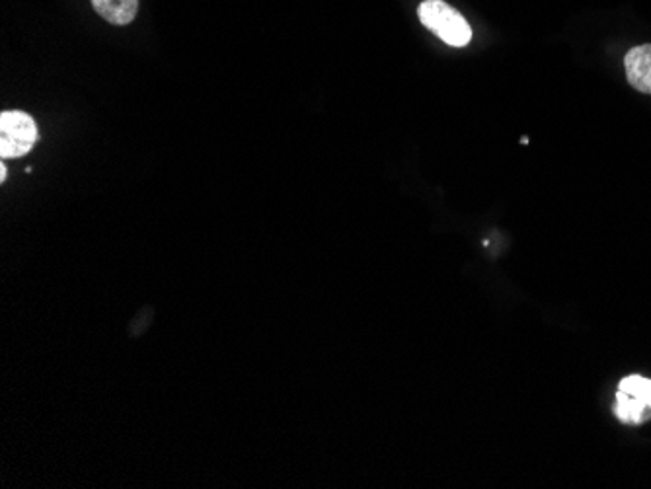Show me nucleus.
I'll list each match as a JSON object with an SVG mask.
<instances>
[{"label":"nucleus","mask_w":651,"mask_h":489,"mask_svg":"<svg viewBox=\"0 0 651 489\" xmlns=\"http://www.w3.org/2000/svg\"><path fill=\"white\" fill-rule=\"evenodd\" d=\"M423 26L453 47H464L472 40V27L459 10L449 7L443 0H423L418 9Z\"/></svg>","instance_id":"nucleus-1"},{"label":"nucleus","mask_w":651,"mask_h":489,"mask_svg":"<svg viewBox=\"0 0 651 489\" xmlns=\"http://www.w3.org/2000/svg\"><path fill=\"white\" fill-rule=\"evenodd\" d=\"M37 125L34 118L24 112H4L0 115V156L18 158L34 148Z\"/></svg>","instance_id":"nucleus-2"},{"label":"nucleus","mask_w":651,"mask_h":489,"mask_svg":"<svg viewBox=\"0 0 651 489\" xmlns=\"http://www.w3.org/2000/svg\"><path fill=\"white\" fill-rule=\"evenodd\" d=\"M625 70L630 87L651 95V44L638 45L626 53Z\"/></svg>","instance_id":"nucleus-3"},{"label":"nucleus","mask_w":651,"mask_h":489,"mask_svg":"<svg viewBox=\"0 0 651 489\" xmlns=\"http://www.w3.org/2000/svg\"><path fill=\"white\" fill-rule=\"evenodd\" d=\"M98 16L113 26H128L139 12V0H92Z\"/></svg>","instance_id":"nucleus-4"},{"label":"nucleus","mask_w":651,"mask_h":489,"mask_svg":"<svg viewBox=\"0 0 651 489\" xmlns=\"http://www.w3.org/2000/svg\"><path fill=\"white\" fill-rule=\"evenodd\" d=\"M615 415L622 423H643L651 418V403L640 402L636 398L626 396L625 392H617V403H615Z\"/></svg>","instance_id":"nucleus-5"},{"label":"nucleus","mask_w":651,"mask_h":489,"mask_svg":"<svg viewBox=\"0 0 651 489\" xmlns=\"http://www.w3.org/2000/svg\"><path fill=\"white\" fill-rule=\"evenodd\" d=\"M618 390L640 402L651 403V378L638 377V375L622 378Z\"/></svg>","instance_id":"nucleus-6"},{"label":"nucleus","mask_w":651,"mask_h":489,"mask_svg":"<svg viewBox=\"0 0 651 489\" xmlns=\"http://www.w3.org/2000/svg\"><path fill=\"white\" fill-rule=\"evenodd\" d=\"M7 176H9V173H7V166L2 164V166H0V181H7Z\"/></svg>","instance_id":"nucleus-7"}]
</instances>
